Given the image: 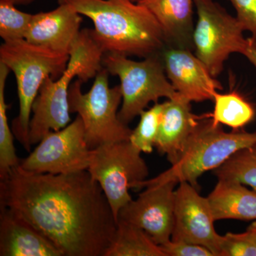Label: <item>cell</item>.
I'll use <instances>...</instances> for the list:
<instances>
[{
    "mask_svg": "<svg viewBox=\"0 0 256 256\" xmlns=\"http://www.w3.org/2000/svg\"><path fill=\"white\" fill-rule=\"evenodd\" d=\"M0 206L28 220L63 256H105L117 230L105 194L88 170L40 174L18 165L0 180Z\"/></svg>",
    "mask_w": 256,
    "mask_h": 256,
    "instance_id": "cell-1",
    "label": "cell"
},
{
    "mask_svg": "<svg viewBox=\"0 0 256 256\" xmlns=\"http://www.w3.org/2000/svg\"><path fill=\"white\" fill-rule=\"evenodd\" d=\"M90 18L94 41L106 53L146 58L166 46L161 26L149 10L132 0H58Z\"/></svg>",
    "mask_w": 256,
    "mask_h": 256,
    "instance_id": "cell-2",
    "label": "cell"
},
{
    "mask_svg": "<svg viewBox=\"0 0 256 256\" xmlns=\"http://www.w3.org/2000/svg\"><path fill=\"white\" fill-rule=\"evenodd\" d=\"M104 53L94 41L90 28L80 30L70 52L66 68L58 78L45 79L32 108L30 142L37 144L50 131H58L70 122L68 94L75 77L82 82L95 78L104 68Z\"/></svg>",
    "mask_w": 256,
    "mask_h": 256,
    "instance_id": "cell-3",
    "label": "cell"
},
{
    "mask_svg": "<svg viewBox=\"0 0 256 256\" xmlns=\"http://www.w3.org/2000/svg\"><path fill=\"white\" fill-rule=\"evenodd\" d=\"M256 144V132L244 130L226 132L222 124L212 120L198 122L188 137L178 161L171 168L152 180L134 183L136 190L173 181L186 182L197 188L202 174L222 166L236 152Z\"/></svg>",
    "mask_w": 256,
    "mask_h": 256,
    "instance_id": "cell-4",
    "label": "cell"
},
{
    "mask_svg": "<svg viewBox=\"0 0 256 256\" xmlns=\"http://www.w3.org/2000/svg\"><path fill=\"white\" fill-rule=\"evenodd\" d=\"M68 60V54L37 46L26 40L4 42L0 46V63L14 73L18 85L20 110L12 122V130L26 151H31L28 133L34 101L45 79L58 78Z\"/></svg>",
    "mask_w": 256,
    "mask_h": 256,
    "instance_id": "cell-5",
    "label": "cell"
},
{
    "mask_svg": "<svg viewBox=\"0 0 256 256\" xmlns=\"http://www.w3.org/2000/svg\"><path fill=\"white\" fill-rule=\"evenodd\" d=\"M109 73L105 68L95 77L90 90L82 92L84 82L77 79L69 89L70 112L80 116L89 149L102 144L130 141L132 130L118 118L122 104L120 86L110 88Z\"/></svg>",
    "mask_w": 256,
    "mask_h": 256,
    "instance_id": "cell-6",
    "label": "cell"
},
{
    "mask_svg": "<svg viewBox=\"0 0 256 256\" xmlns=\"http://www.w3.org/2000/svg\"><path fill=\"white\" fill-rule=\"evenodd\" d=\"M102 65L120 82L122 100L118 118L124 124L139 116L150 102L156 104L162 98L171 100L180 96L166 76L162 52L140 62L120 54L106 53Z\"/></svg>",
    "mask_w": 256,
    "mask_h": 256,
    "instance_id": "cell-7",
    "label": "cell"
},
{
    "mask_svg": "<svg viewBox=\"0 0 256 256\" xmlns=\"http://www.w3.org/2000/svg\"><path fill=\"white\" fill-rule=\"evenodd\" d=\"M197 20L193 34L194 53L217 78L233 54L244 55L248 38L236 16L214 0H194Z\"/></svg>",
    "mask_w": 256,
    "mask_h": 256,
    "instance_id": "cell-8",
    "label": "cell"
},
{
    "mask_svg": "<svg viewBox=\"0 0 256 256\" xmlns=\"http://www.w3.org/2000/svg\"><path fill=\"white\" fill-rule=\"evenodd\" d=\"M141 153L130 141L108 143L92 150L88 171L100 184L117 222L120 210L132 200L130 188L149 175Z\"/></svg>",
    "mask_w": 256,
    "mask_h": 256,
    "instance_id": "cell-9",
    "label": "cell"
},
{
    "mask_svg": "<svg viewBox=\"0 0 256 256\" xmlns=\"http://www.w3.org/2000/svg\"><path fill=\"white\" fill-rule=\"evenodd\" d=\"M20 166L30 172L64 174L88 170L92 150L85 137L80 116L58 131H50Z\"/></svg>",
    "mask_w": 256,
    "mask_h": 256,
    "instance_id": "cell-10",
    "label": "cell"
},
{
    "mask_svg": "<svg viewBox=\"0 0 256 256\" xmlns=\"http://www.w3.org/2000/svg\"><path fill=\"white\" fill-rule=\"evenodd\" d=\"M206 197L197 188L182 182L175 190L174 222L171 240L197 244L220 256L222 236L217 233Z\"/></svg>",
    "mask_w": 256,
    "mask_h": 256,
    "instance_id": "cell-11",
    "label": "cell"
},
{
    "mask_svg": "<svg viewBox=\"0 0 256 256\" xmlns=\"http://www.w3.org/2000/svg\"><path fill=\"white\" fill-rule=\"evenodd\" d=\"M176 184L170 181L144 188L137 200L121 208L118 220L142 229L158 245L169 242L174 228Z\"/></svg>",
    "mask_w": 256,
    "mask_h": 256,
    "instance_id": "cell-12",
    "label": "cell"
},
{
    "mask_svg": "<svg viewBox=\"0 0 256 256\" xmlns=\"http://www.w3.org/2000/svg\"><path fill=\"white\" fill-rule=\"evenodd\" d=\"M166 76L175 90L190 102L213 100L223 86L212 76L192 50L166 46L162 52Z\"/></svg>",
    "mask_w": 256,
    "mask_h": 256,
    "instance_id": "cell-13",
    "label": "cell"
},
{
    "mask_svg": "<svg viewBox=\"0 0 256 256\" xmlns=\"http://www.w3.org/2000/svg\"><path fill=\"white\" fill-rule=\"evenodd\" d=\"M82 16L67 4H58L52 11L33 14L25 40L37 46L69 54L80 32Z\"/></svg>",
    "mask_w": 256,
    "mask_h": 256,
    "instance_id": "cell-14",
    "label": "cell"
},
{
    "mask_svg": "<svg viewBox=\"0 0 256 256\" xmlns=\"http://www.w3.org/2000/svg\"><path fill=\"white\" fill-rule=\"evenodd\" d=\"M0 256H63L28 220L0 206Z\"/></svg>",
    "mask_w": 256,
    "mask_h": 256,
    "instance_id": "cell-15",
    "label": "cell"
},
{
    "mask_svg": "<svg viewBox=\"0 0 256 256\" xmlns=\"http://www.w3.org/2000/svg\"><path fill=\"white\" fill-rule=\"evenodd\" d=\"M191 102L180 96L164 102L156 148L166 154L170 164L178 161L188 137L198 124L192 112Z\"/></svg>",
    "mask_w": 256,
    "mask_h": 256,
    "instance_id": "cell-16",
    "label": "cell"
},
{
    "mask_svg": "<svg viewBox=\"0 0 256 256\" xmlns=\"http://www.w3.org/2000/svg\"><path fill=\"white\" fill-rule=\"evenodd\" d=\"M164 34L166 46L194 52V0H141Z\"/></svg>",
    "mask_w": 256,
    "mask_h": 256,
    "instance_id": "cell-17",
    "label": "cell"
},
{
    "mask_svg": "<svg viewBox=\"0 0 256 256\" xmlns=\"http://www.w3.org/2000/svg\"><path fill=\"white\" fill-rule=\"evenodd\" d=\"M216 220H256V191L233 180H218L206 197Z\"/></svg>",
    "mask_w": 256,
    "mask_h": 256,
    "instance_id": "cell-18",
    "label": "cell"
},
{
    "mask_svg": "<svg viewBox=\"0 0 256 256\" xmlns=\"http://www.w3.org/2000/svg\"><path fill=\"white\" fill-rule=\"evenodd\" d=\"M105 256H166L142 229L118 220L114 242Z\"/></svg>",
    "mask_w": 256,
    "mask_h": 256,
    "instance_id": "cell-19",
    "label": "cell"
},
{
    "mask_svg": "<svg viewBox=\"0 0 256 256\" xmlns=\"http://www.w3.org/2000/svg\"><path fill=\"white\" fill-rule=\"evenodd\" d=\"M214 108L208 114L216 124H224L234 130H242L254 120L256 111L254 106L237 92L214 94Z\"/></svg>",
    "mask_w": 256,
    "mask_h": 256,
    "instance_id": "cell-20",
    "label": "cell"
},
{
    "mask_svg": "<svg viewBox=\"0 0 256 256\" xmlns=\"http://www.w3.org/2000/svg\"><path fill=\"white\" fill-rule=\"evenodd\" d=\"M10 72L6 65L0 63V180L20 163L14 144V136L8 122L6 111L10 106L5 100V85Z\"/></svg>",
    "mask_w": 256,
    "mask_h": 256,
    "instance_id": "cell-21",
    "label": "cell"
},
{
    "mask_svg": "<svg viewBox=\"0 0 256 256\" xmlns=\"http://www.w3.org/2000/svg\"><path fill=\"white\" fill-rule=\"evenodd\" d=\"M213 174L218 180L238 182L256 191V144L236 152Z\"/></svg>",
    "mask_w": 256,
    "mask_h": 256,
    "instance_id": "cell-22",
    "label": "cell"
},
{
    "mask_svg": "<svg viewBox=\"0 0 256 256\" xmlns=\"http://www.w3.org/2000/svg\"><path fill=\"white\" fill-rule=\"evenodd\" d=\"M164 107V102H156L149 110H144L140 114V120L136 129L132 130L130 142L141 152H152Z\"/></svg>",
    "mask_w": 256,
    "mask_h": 256,
    "instance_id": "cell-23",
    "label": "cell"
},
{
    "mask_svg": "<svg viewBox=\"0 0 256 256\" xmlns=\"http://www.w3.org/2000/svg\"><path fill=\"white\" fill-rule=\"evenodd\" d=\"M32 16L18 10L11 0H0V36L3 41L25 40Z\"/></svg>",
    "mask_w": 256,
    "mask_h": 256,
    "instance_id": "cell-24",
    "label": "cell"
},
{
    "mask_svg": "<svg viewBox=\"0 0 256 256\" xmlns=\"http://www.w3.org/2000/svg\"><path fill=\"white\" fill-rule=\"evenodd\" d=\"M220 256H256V244L248 230L222 236Z\"/></svg>",
    "mask_w": 256,
    "mask_h": 256,
    "instance_id": "cell-25",
    "label": "cell"
},
{
    "mask_svg": "<svg viewBox=\"0 0 256 256\" xmlns=\"http://www.w3.org/2000/svg\"><path fill=\"white\" fill-rule=\"evenodd\" d=\"M236 11V18L244 31L256 40V0H228Z\"/></svg>",
    "mask_w": 256,
    "mask_h": 256,
    "instance_id": "cell-26",
    "label": "cell"
},
{
    "mask_svg": "<svg viewBox=\"0 0 256 256\" xmlns=\"http://www.w3.org/2000/svg\"><path fill=\"white\" fill-rule=\"evenodd\" d=\"M160 246L166 256H214L206 248L190 242L170 240Z\"/></svg>",
    "mask_w": 256,
    "mask_h": 256,
    "instance_id": "cell-27",
    "label": "cell"
},
{
    "mask_svg": "<svg viewBox=\"0 0 256 256\" xmlns=\"http://www.w3.org/2000/svg\"><path fill=\"white\" fill-rule=\"evenodd\" d=\"M244 56L252 63L256 69V40L252 36L248 38L246 50L244 52Z\"/></svg>",
    "mask_w": 256,
    "mask_h": 256,
    "instance_id": "cell-28",
    "label": "cell"
},
{
    "mask_svg": "<svg viewBox=\"0 0 256 256\" xmlns=\"http://www.w3.org/2000/svg\"><path fill=\"white\" fill-rule=\"evenodd\" d=\"M247 230L250 233V235H252L254 242H255L256 244V220L248 228Z\"/></svg>",
    "mask_w": 256,
    "mask_h": 256,
    "instance_id": "cell-29",
    "label": "cell"
},
{
    "mask_svg": "<svg viewBox=\"0 0 256 256\" xmlns=\"http://www.w3.org/2000/svg\"><path fill=\"white\" fill-rule=\"evenodd\" d=\"M15 4H28L30 3L33 2L35 0H11Z\"/></svg>",
    "mask_w": 256,
    "mask_h": 256,
    "instance_id": "cell-30",
    "label": "cell"
},
{
    "mask_svg": "<svg viewBox=\"0 0 256 256\" xmlns=\"http://www.w3.org/2000/svg\"><path fill=\"white\" fill-rule=\"evenodd\" d=\"M132 2H139L140 1H141V0H132Z\"/></svg>",
    "mask_w": 256,
    "mask_h": 256,
    "instance_id": "cell-31",
    "label": "cell"
}]
</instances>
